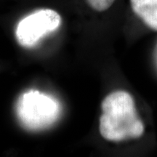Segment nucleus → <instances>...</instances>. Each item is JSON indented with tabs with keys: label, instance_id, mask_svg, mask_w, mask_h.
<instances>
[{
	"label": "nucleus",
	"instance_id": "nucleus-5",
	"mask_svg": "<svg viewBox=\"0 0 157 157\" xmlns=\"http://www.w3.org/2000/svg\"><path fill=\"white\" fill-rule=\"evenodd\" d=\"M116 0H86L91 9L96 12L106 11L113 5Z\"/></svg>",
	"mask_w": 157,
	"mask_h": 157
},
{
	"label": "nucleus",
	"instance_id": "nucleus-4",
	"mask_svg": "<svg viewBox=\"0 0 157 157\" xmlns=\"http://www.w3.org/2000/svg\"><path fill=\"white\" fill-rule=\"evenodd\" d=\"M133 13L148 28L157 31V0H129Z\"/></svg>",
	"mask_w": 157,
	"mask_h": 157
},
{
	"label": "nucleus",
	"instance_id": "nucleus-1",
	"mask_svg": "<svg viewBox=\"0 0 157 157\" xmlns=\"http://www.w3.org/2000/svg\"><path fill=\"white\" fill-rule=\"evenodd\" d=\"M101 109L99 131L105 140L120 142L142 136L144 124L129 93L118 90L109 94L102 101Z\"/></svg>",
	"mask_w": 157,
	"mask_h": 157
},
{
	"label": "nucleus",
	"instance_id": "nucleus-3",
	"mask_svg": "<svg viewBox=\"0 0 157 157\" xmlns=\"http://www.w3.org/2000/svg\"><path fill=\"white\" fill-rule=\"evenodd\" d=\"M20 105L22 121L31 127L52 123L58 113V105L50 98L39 93L25 94Z\"/></svg>",
	"mask_w": 157,
	"mask_h": 157
},
{
	"label": "nucleus",
	"instance_id": "nucleus-2",
	"mask_svg": "<svg viewBox=\"0 0 157 157\" xmlns=\"http://www.w3.org/2000/svg\"><path fill=\"white\" fill-rule=\"evenodd\" d=\"M61 17L52 9L39 10L21 20L17 25V41L25 48L34 47L36 43L60 26Z\"/></svg>",
	"mask_w": 157,
	"mask_h": 157
}]
</instances>
